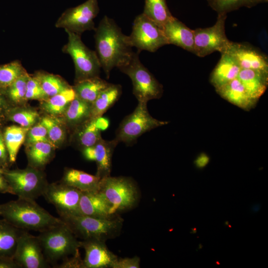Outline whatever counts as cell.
<instances>
[{
  "mask_svg": "<svg viewBox=\"0 0 268 268\" xmlns=\"http://www.w3.org/2000/svg\"><path fill=\"white\" fill-rule=\"evenodd\" d=\"M96 52L107 78L112 69L127 64L134 52L115 21L105 15L95 29Z\"/></svg>",
  "mask_w": 268,
  "mask_h": 268,
  "instance_id": "6da1fadb",
  "label": "cell"
},
{
  "mask_svg": "<svg viewBox=\"0 0 268 268\" xmlns=\"http://www.w3.org/2000/svg\"><path fill=\"white\" fill-rule=\"evenodd\" d=\"M0 216L19 229L39 232L64 223L35 200L20 198L0 204Z\"/></svg>",
  "mask_w": 268,
  "mask_h": 268,
  "instance_id": "7a4b0ae2",
  "label": "cell"
},
{
  "mask_svg": "<svg viewBox=\"0 0 268 268\" xmlns=\"http://www.w3.org/2000/svg\"><path fill=\"white\" fill-rule=\"evenodd\" d=\"M37 237L46 260L54 267L79 253L80 241L65 223L40 232Z\"/></svg>",
  "mask_w": 268,
  "mask_h": 268,
  "instance_id": "3957f363",
  "label": "cell"
},
{
  "mask_svg": "<svg viewBox=\"0 0 268 268\" xmlns=\"http://www.w3.org/2000/svg\"><path fill=\"white\" fill-rule=\"evenodd\" d=\"M60 218L78 239H95L106 242L121 233L123 219L118 215L109 219L82 214L68 215Z\"/></svg>",
  "mask_w": 268,
  "mask_h": 268,
  "instance_id": "277c9868",
  "label": "cell"
},
{
  "mask_svg": "<svg viewBox=\"0 0 268 268\" xmlns=\"http://www.w3.org/2000/svg\"><path fill=\"white\" fill-rule=\"evenodd\" d=\"M99 192L111 205L114 214L133 208L140 197L136 183L132 178L125 176L110 175L101 178Z\"/></svg>",
  "mask_w": 268,
  "mask_h": 268,
  "instance_id": "5b68a950",
  "label": "cell"
},
{
  "mask_svg": "<svg viewBox=\"0 0 268 268\" xmlns=\"http://www.w3.org/2000/svg\"><path fill=\"white\" fill-rule=\"evenodd\" d=\"M137 51L134 52L129 62L118 68L128 75L133 85V94L138 102L160 98L163 93V86L152 74L140 62Z\"/></svg>",
  "mask_w": 268,
  "mask_h": 268,
  "instance_id": "8992f818",
  "label": "cell"
},
{
  "mask_svg": "<svg viewBox=\"0 0 268 268\" xmlns=\"http://www.w3.org/2000/svg\"><path fill=\"white\" fill-rule=\"evenodd\" d=\"M68 42L63 47L64 53L72 58L75 67V82L99 77L101 64L96 51L89 49L82 41L81 35L65 31Z\"/></svg>",
  "mask_w": 268,
  "mask_h": 268,
  "instance_id": "52a82bcc",
  "label": "cell"
},
{
  "mask_svg": "<svg viewBox=\"0 0 268 268\" xmlns=\"http://www.w3.org/2000/svg\"><path fill=\"white\" fill-rule=\"evenodd\" d=\"M11 189L18 198L35 200L43 196L48 183L39 169L30 167L25 169L2 170Z\"/></svg>",
  "mask_w": 268,
  "mask_h": 268,
  "instance_id": "ba28073f",
  "label": "cell"
},
{
  "mask_svg": "<svg viewBox=\"0 0 268 268\" xmlns=\"http://www.w3.org/2000/svg\"><path fill=\"white\" fill-rule=\"evenodd\" d=\"M147 103L138 102L134 110L123 119L115 138L118 143L130 144L144 133L168 124L152 117L148 111Z\"/></svg>",
  "mask_w": 268,
  "mask_h": 268,
  "instance_id": "9c48e42d",
  "label": "cell"
},
{
  "mask_svg": "<svg viewBox=\"0 0 268 268\" xmlns=\"http://www.w3.org/2000/svg\"><path fill=\"white\" fill-rule=\"evenodd\" d=\"M227 14H218L217 20L212 26L193 30L194 34V54L204 57L214 52L220 53L227 51L232 41L225 34Z\"/></svg>",
  "mask_w": 268,
  "mask_h": 268,
  "instance_id": "30bf717a",
  "label": "cell"
},
{
  "mask_svg": "<svg viewBox=\"0 0 268 268\" xmlns=\"http://www.w3.org/2000/svg\"><path fill=\"white\" fill-rule=\"evenodd\" d=\"M128 40L132 47H135L139 52H154L168 44L163 29L143 13L135 18Z\"/></svg>",
  "mask_w": 268,
  "mask_h": 268,
  "instance_id": "8fae6325",
  "label": "cell"
},
{
  "mask_svg": "<svg viewBox=\"0 0 268 268\" xmlns=\"http://www.w3.org/2000/svg\"><path fill=\"white\" fill-rule=\"evenodd\" d=\"M99 12L98 0H87L66 10L57 20L55 26L81 35L85 31L95 30L93 20Z\"/></svg>",
  "mask_w": 268,
  "mask_h": 268,
  "instance_id": "7c38bea8",
  "label": "cell"
},
{
  "mask_svg": "<svg viewBox=\"0 0 268 268\" xmlns=\"http://www.w3.org/2000/svg\"><path fill=\"white\" fill-rule=\"evenodd\" d=\"M81 192L62 181L49 184L43 196L56 208L60 217L79 214Z\"/></svg>",
  "mask_w": 268,
  "mask_h": 268,
  "instance_id": "4fadbf2b",
  "label": "cell"
},
{
  "mask_svg": "<svg viewBox=\"0 0 268 268\" xmlns=\"http://www.w3.org/2000/svg\"><path fill=\"white\" fill-rule=\"evenodd\" d=\"M13 258L20 268H47L50 267L37 236L22 230L18 237Z\"/></svg>",
  "mask_w": 268,
  "mask_h": 268,
  "instance_id": "5bb4252c",
  "label": "cell"
},
{
  "mask_svg": "<svg viewBox=\"0 0 268 268\" xmlns=\"http://www.w3.org/2000/svg\"><path fill=\"white\" fill-rule=\"evenodd\" d=\"M106 242L89 239L80 241L85 252L82 268H112L118 257L107 247Z\"/></svg>",
  "mask_w": 268,
  "mask_h": 268,
  "instance_id": "9a60e30c",
  "label": "cell"
},
{
  "mask_svg": "<svg viewBox=\"0 0 268 268\" xmlns=\"http://www.w3.org/2000/svg\"><path fill=\"white\" fill-rule=\"evenodd\" d=\"M225 53L231 55L241 69H251L268 72L267 56L250 45L232 42Z\"/></svg>",
  "mask_w": 268,
  "mask_h": 268,
  "instance_id": "2e32d148",
  "label": "cell"
},
{
  "mask_svg": "<svg viewBox=\"0 0 268 268\" xmlns=\"http://www.w3.org/2000/svg\"><path fill=\"white\" fill-rule=\"evenodd\" d=\"M118 144L115 139L109 141L101 138L95 145L82 149L85 159L96 162V175L101 179L111 174L112 155Z\"/></svg>",
  "mask_w": 268,
  "mask_h": 268,
  "instance_id": "e0dca14e",
  "label": "cell"
},
{
  "mask_svg": "<svg viewBox=\"0 0 268 268\" xmlns=\"http://www.w3.org/2000/svg\"><path fill=\"white\" fill-rule=\"evenodd\" d=\"M79 214L104 219L112 218L117 214L112 212V206L99 191L81 192Z\"/></svg>",
  "mask_w": 268,
  "mask_h": 268,
  "instance_id": "ac0fdd59",
  "label": "cell"
},
{
  "mask_svg": "<svg viewBox=\"0 0 268 268\" xmlns=\"http://www.w3.org/2000/svg\"><path fill=\"white\" fill-rule=\"evenodd\" d=\"M168 44H173L194 53V34L177 18L173 17L163 26Z\"/></svg>",
  "mask_w": 268,
  "mask_h": 268,
  "instance_id": "d6986e66",
  "label": "cell"
},
{
  "mask_svg": "<svg viewBox=\"0 0 268 268\" xmlns=\"http://www.w3.org/2000/svg\"><path fill=\"white\" fill-rule=\"evenodd\" d=\"M221 58L211 72L210 81L215 90L236 78L241 69L236 60L227 53Z\"/></svg>",
  "mask_w": 268,
  "mask_h": 268,
  "instance_id": "ffe728a7",
  "label": "cell"
},
{
  "mask_svg": "<svg viewBox=\"0 0 268 268\" xmlns=\"http://www.w3.org/2000/svg\"><path fill=\"white\" fill-rule=\"evenodd\" d=\"M216 91L223 98L244 110H250L257 102L249 95L237 78L216 89Z\"/></svg>",
  "mask_w": 268,
  "mask_h": 268,
  "instance_id": "44dd1931",
  "label": "cell"
},
{
  "mask_svg": "<svg viewBox=\"0 0 268 268\" xmlns=\"http://www.w3.org/2000/svg\"><path fill=\"white\" fill-rule=\"evenodd\" d=\"M268 72L251 69H241L237 78L249 95L258 101L265 93L268 86Z\"/></svg>",
  "mask_w": 268,
  "mask_h": 268,
  "instance_id": "7402d4cb",
  "label": "cell"
},
{
  "mask_svg": "<svg viewBox=\"0 0 268 268\" xmlns=\"http://www.w3.org/2000/svg\"><path fill=\"white\" fill-rule=\"evenodd\" d=\"M101 178L83 171L68 168L65 171L61 180L64 183L81 192L99 191Z\"/></svg>",
  "mask_w": 268,
  "mask_h": 268,
  "instance_id": "603a6c76",
  "label": "cell"
},
{
  "mask_svg": "<svg viewBox=\"0 0 268 268\" xmlns=\"http://www.w3.org/2000/svg\"><path fill=\"white\" fill-rule=\"evenodd\" d=\"M122 93L119 84H110L103 89L91 104V119L102 115L119 99Z\"/></svg>",
  "mask_w": 268,
  "mask_h": 268,
  "instance_id": "cb8c5ba5",
  "label": "cell"
},
{
  "mask_svg": "<svg viewBox=\"0 0 268 268\" xmlns=\"http://www.w3.org/2000/svg\"><path fill=\"white\" fill-rule=\"evenodd\" d=\"M109 84L100 77H95L75 82L73 88L76 96L92 104L99 93Z\"/></svg>",
  "mask_w": 268,
  "mask_h": 268,
  "instance_id": "d4e9b609",
  "label": "cell"
},
{
  "mask_svg": "<svg viewBox=\"0 0 268 268\" xmlns=\"http://www.w3.org/2000/svg\"><path fill=\"white\" fill-rule=\"evenodd\" d=\"M21 230L3 218L0 220V257H13Z\"/></svg>",
  "mask_w": 268,
  "mask_h": 268,
  "instance_id": "484cf974",
  "label": "cell"
},
{
  "mask_svg": "<svg viewBox=\"0 0 268 268\" xmlns=\"http://www.w3.org/2000/svg\"><path fill=\"white\" fill-rule=\"evenodd\" d=\"M29 129L12 125L5 129L3 136L10 163L15 161L19 149Z\"/></svg>",
  "mask_w": 268,
  "mask_h": 268,
  "instance_id": "4316f807",
  "label": "cell"
},
{
  "mask_svg": "<svg viewBox=\"0 0 268 268\" xmlns=\"http://www.w3.org/2000/svg\"><path fill=\"white\" fill-rule=\"evenodd\" d=\"M91 104L75 96L64 112L66 120L77 127L91 119Z\"/></svg>",
  "mask_w": 268,
  "mask_h": 268,
  "instance_id": "83f0119b",
  "label": "cell"
},
{
  "mask_svg": "<svg viewBox=\"0 0 268 268\" xmlns=\"http://www.w3.org/2000/svg\"><path fill=\"white\" fill-rule=\"evenodd\" d=\"M75 96L73 87L70 86L61 92L44 100L43 108L48 113L52 115L64 113Z\"/></svg>",
  "mask_w": 268,
  "mask_h": 268,
  "instance_id": "f1b7e54d",
  "label": "cell"
},
{
  "mask_svg": "<svg viewBox=\"0 0 268 268\" xmlns=\"http://www.w3.org/2000/svg\"><path fill=\"white\" fill-rule=\"evenodd\" d=\"M143 13L162 28L174 17L166 0H145Z\"/></svg>",
  "mask_w": 268,
  "mask_h": 268,
  "instance_id": "f546056e",
  "label": "cell"
},
{
  "mask_svg": "<svg viewBox=\"0 0 268 268\" xmlns=\"http://www.w3.org/2000/svg\"><path fill=\"white\" fill-rule=\"evenodd\" d=\"M53 146L51 143L45 141L30 144L27 152L30 167L38 169L44 167L51 158Z\"/></svg>",
  "mask_w": 268,
  "mask_h": 268,
  "instance_id": "4dcf8cb0",
  "label": "cell"
},
{
  "mask_svg": "<svg viewBox=\"0 0 268 268\" xmlns=\"http://www.w3.org/2000/svg\"><path fill=\"white\" fill-rule=\"evenodd\" d=\"M76 141L83 148L95 145L102 138L101 131L96 127L95 120L89 119L77 127Z\"/></svg>",
  "mask_w": 268,
  "mask_h": 268,
  "instance_id": "1f68e13d",
  "label": "cell"
},
{
  "mask_svg": "<svg viewBox=\"0 0 268 268\" xmlns=\"http://www.w3.org/2000/svg\"><path fill=\"white\" fill-rule=\"evenodd\" d=\"M34 77L38 80L48 97L54 96L70 86L61 77L53 74L38 72Z\"/></svg>",
  "mask_w": 268,
  "mask_h": 268,
  "instance_id": "d6a6232c",
  "label": "cell"
},
{
  "mask_svg": "<svg viewBox=\"0 0 268 268\" xmlns=\"http://www.w3.org/2000/svg\"><path fill=\"white\" fill-rule=\"evenodd\" d=\"M25 72L18 60L0 65V89H6Z\"/></svg>",
  "mask_w": 268,
  "mask_h": 268,
  "instance_id": "836d02e7",
  "label": "cell"
},
{
  "mask_svg": "<svg viewBox=\"0 0 268 268\" xmlns=\"http://www.w3.org/2000/svg\"><path fill=\"white\" fill-rule=\"evenodd\" d=\"M207 1L218 14H227L243 6L251 8L261 3L259 0H207Z\"/></svg>",
  "mask_w": 268,
  "mask_h": 268,
  "instance_id": "e575fe53",
  "label": "cell"
},
{
  "mask_svg": "<svg viewBox=\"0 0 268 268\" xmlns=\"http://www.w3.org/2000/svg\"><path fill=\"white\" fill-rule=\"evenodd\" d=\"M29 76L25 72L6 89L8 97L13 102L18 103L25 100L27 82Z\"/></svg>",
  "mask_w": 268,
  "mask_h": 268,
  "instance_id": "d590c367",
  "label": "cell"
},
{
  "mask_svg": "<svg viewBox=\"0 0 268 268\" xmlns=\"http://www.w3.org/2000/svg\"><path fill=\"white\" fill-rule=\"evenodd\" d=\"M41 122L45 126L49 139L53 145L63 141L65 132L56 121L50 117H45L42 119Z\"/></svg>",
  "mask_w": 268,
  "mask_h": 268,
  "instance_id": "8d00e7d4",
  "label": "cell"
},
{
  "mask_svg": "<svg viewBox=\"0 0 268 268\" xmlns=\"http://www.w3.org/2000/svg\"><path fill=\"white\" fill-rule=\"evenodd\" d=\"M39 117L38 113L33 110H20L12 113L10 119L20 126L30 128L35 124Z\"/></svg>",
  "mask_w": 268,
  "mask_h": 268,
  "instance_id": "74e56055",
  "label": "cell"
},
{
  "mask_svg": "<svg viewBox=\"0 0 268 268\" xmlns=\"http://www.w3.org/2000/svg\"><path fill=\"white\" fill-rule=\"evenodd\" d=\"M48 97L43 90L39 82L30 75L27 82L25 100H45Z\"/></svg>",
  "mask_w": 268,
  "mask_h": 268,
  "instance_id": "f35d334b",
  "label": "cell"
},
{
  "mask_svg": "<svg viewBox=\"0 0 268 268\" xmlns=\"http://www.w3.org/2000/svg\"><path fill=\"white\" fill-rule=\"evenodd\" d=\"M27 134V142L30 144L40 141L51 143L49 139L46 128L41 121L29 129Z\"/></svg>",
  "mask_w": 268,
  "mask_h": 268,
  "instance_id": "ab89813d",
  "label": "cell"
},
{
  "mask_svg": "<svg viewBox=\"0 0 268 268\" xmlns=\"http://www.w3.org/2000/svg\"><path fill=\"white\" fill-rule=\"evenodd\" d=\"M140 262V258L137 256L118 258L112 268H139Z\"/></svg>",
  "mask_w": 268,
  "mask_h": 268,
  "instance_id": "60d3db41",
  "label": "cell"
},
{
  "mask_svg": "<svg viewBox=\"0 0 268 268\" xmlns=\"http://www.w3.org/2000/svg\"><path fill=\"white\" fill-rule=\"evenodd\" d=\"M9 157L5 144L3 134L0 133V168L7 169L9 163Z\"/></svg>",
  "mask_w": 268,
  "mask_h": 268,
  "instance_id": "b9f144b4",
  "label": "cell"
},
{
  "mask_svg": "<svg viewBox=\"0 0 268 268\" xmlns=\"http://www.w3.org/2000/svg\"><path fill=\"white\" fill-rule=\"evenodd\" d=\"M0 268H20L13 257H0Z\"/></svg>",
  "mask_w": 268,
  "mask_h": 268,
  "instance_id": "7bdbcfd3",
  "label": "cell"
},
{
  "mask_svg": "<svg viewBox=\"0 0 268 268\" xmlns=\"http://www.w3.org/2000/svg\"><path fill=\"white\" fill-rule=\"evenodd\" d=\"M0 193H9L12 195L11 188L2 173V169L0 168Z\"/></svg>",
  "mask_w": 268,
  "mask_h": 268,
  "instance_id": "ee69618b",
  "label": "cell"
},
{
  "mask_svg": "<svg viewBox=\"0 0 268 268\" xmlns=\"http://www.w3.org/2000/svg\"><path fill=\"white\" fill-rule=\"evenodd\" d=\"M209 161V157L204 153H201L195 161V163L197 167L202 168L208 164Z\"/></svg>",
  "mask_w": 268,
  "mask_h": 268,
  "instance_id": "f6af8a7d",
  "label": "cell"
},
{
  "mask_svg": "<svg viewBox=\"0 0 268 268\" xmlns=\"http://www.w3.org/2000/svg\"><path fill=\"white\" fill-rule=\"evenodd\" d=\"M94 120L96 127L100 131H104L109 127V121L107 118L101 116Z\"/></svg>",
  "mask_w": 268,
  "mask_h": 268,
  "instance_id": "bcb514c9",
  "label": "cell"
},
{
  "mask_svg": "<svg viewBox=\"0 0 268 268\" xmlns=\"http://www.w3.org/2000/svg\"><path fill=\"white\" fill-rule=\"evenodd\" d=\"M4 103L5 102H4V98L3 97V96L1 93L0 91V112H1L2 110L4 107Z\"/></svg>",
  "mask_w": 268,
  "mask_h": 268,
  "instance_id": "7dc6e473",
  "label": "cell"
},
{
  "mask_svg": "<svg viewBox=\"0 0 268 268\" xmlns=\"http://www.w3.org/2000/svg\"><path fill=\"white\" fill-rule=\"evenodd\" d=\"M259 0L261 2H261H268V0Z\"/></svg>",
  "mask_w": 268,
  "mask_h": 268,
  "instance_id": "c3c4849f",
  "label": "cell"
}]
</instances>
